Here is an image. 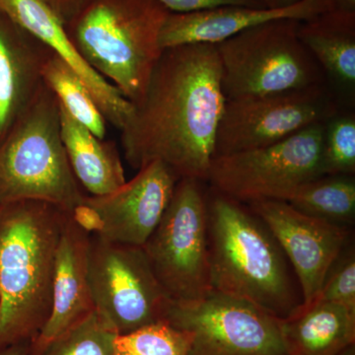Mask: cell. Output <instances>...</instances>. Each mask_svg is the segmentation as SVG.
Returning a JSON list of instances; mask_svg holds the SVG:
<instances>
[{
  "label": "cell",
  "instance_id": "6da1fadb",
  "mask_svg": "<svg viewBox=\"0 0 355 355\" xmlns=\"http://www.w3.org/2000/svg\"><path fill=\"white\" fill-rule=\"evenodd\" d=\"M225 101L216 44L164 49L121 130L125 160L135 170L161 161L180 179L207 181Z\"/></svg>",
  "mask_w": 355,
  "mask_h": 355
},
{
  "label": "cell",
  "instance_id": "7a4b0ae2",
  "mask_svg": "<svg viewBox=\"0 0 355 355\" xmlns=\"http://www.w3.org/2000/svg\"><path fill=\"white\" fill-rule=\"evenodd\" d=\"M67 214L42 200L0 205V349L34 342L50 317Z\"/></svg>",
  "mask_w": 355,
  "mask_h": 355
},
{
  "label": "cell",
  "instance_id": "3957f363",
  "mask_svg": "<svg viewBox=\"0 0 355 355\" xmlns=\"http://www.w3.org/2000/svg\"><path fill=\"white\" fill-rule=\"evenodd\" d=\"M207 209L211 288L277 319L291 316L302 300L296 297L286 256L265 223L241 202L216 191Z\"/></svg>",
  "mask_w": 355,
  "mask_h": 355
},
{
  "label": "cell",
  "instance_id": "277c9868",
  "mask_svg": "<svg viewBox=\"0 0 355 355\" xmlns=\"http://www.w3.org/2000/svg\"><path fill=\"white\" fill-rule=\"evenodd\" d=\"M170 13L156 0H88L64 28L85 62L135 106L162 55Z\"/></svg>",
  "mask_w": 355,
  "mask_h": 355
},
{
  "label": "cell",
  "instance_id": "5b68a950",
  "mask_svg": "<svg viewBox=\"0 0 355 355\" xmlns=\"http://www.w3.org/2000/svg\"><path fill=\"white\" fill-rule=\"evenodd\" d=\"M84 197L62 144L60 104L43 83L0 146V205L42 200L72 214Z\"/></svg>",
  "mask_w": 355,
  "mask_h": 355
},
{
  "label": "cell",
  "instance_id": "8992f818",
  "mask_svg": "<svg viewBox=\"0 0 355 355\" xmlns=\"http://www.w3.org/2000/svg\"><path fill=\"white\" fill-rule=\"evenodd\" d=\"M300 22L289 18L268 21L216 44L225 100L327 83L323 70L299 38Z\"/></svg>",
  "mask_w": 355,
  "mask_h": 355
},
{
  "label": "cell",
  "instance_id": "52a82bcc",
  "mask_svg": "<svg viewBox=\"0 0 355 355\" xmlns=\"http://www.w3.org/2000/svg\"><path fill=\"white\" fill-rule=\"evenodd\" d=\"M202 182L178 181L162 219L142 246L151 270L176 304H190L212 291L209 209Z\"/></svg>",
  "mask_w": 355,
  "mask_h": 355
},
{
  "label": "cell",
  "instance_id": "ba28073f",
  "mask_svg": "<svg viewBox=\"0 0 355 355\" xmlns=\"http://www.w3.org/2000/svg\"><path fill=\"white\" fill-rule=\"evenodd\" d=\"M324 125H309L270 146L216 156L207 181L239 202H287L301 184L322 176Z\"/></svg>",
  "mask_w": 355,
  "mask_h": 355
},
{
  "label": "cell",
  "instance_id": "9c48e42d",
  "mask_svg": "<svg viewBox=\"0 0 355 355\" xmlns=\"http://www.w3.org/2000/svg\"><path fill=\"white\" fill-rule=\"evenodd\" d=\"M88 279L94 310L118 335L164 320L172 303L142 247L90 234Z\"/></svg>",
  "mask_w": 355,
  "mask_h": 355
},
{
  "label": "cell",
  "instance_id": "30bf717a",
  "mask_svg": "<svg viewBox=\"0 0 355 355\" xmlns=\"http://www.w3.org/2000/svg\"><path fill=\"white\" fill-rule=\"evenodd\" d=\"M164 320L188 334L189 355H289L279 319L214 289L198 302L171 303Z\"/></svg>",
  "mask_w": 355,
  "mask_h": 355
},
{
  "label": "cell",
  "instance_id": "8fae6325",
  "mask_svg": "<svg viewBox=\"0 0 355 355\" xmlns=\"http://www.w3.org/2000/svg\"><path fill=\"white\" fill-rule=\"evenodd\" d=\"M343 106L328 84L226 100L217 128L214 157L277 144L303 128L326 123Z\"/></svg>",
  "mask_w": 355,
  "mask_h": 355
},
{
  "label": "cell",
  "instance_id": "7c38bea8",
  "mask_svg": "<svg viewBox=\"0 0 355 355\" xmlns=\"http://www.w3.org/2000/svg\"><path fill=\"white\" fill-rule=\"evenodd\" d=\"M179 180L171 168L154 160L116 191L85 196L72 216L90 234L142 247L164 216Z\"/></svg>",
  "mask_w": 355,
  "mask_h": 355
},
{
  "label": "cell",
  "instance_id": "4fadbf2b",
  "mask_svg": "<svg viewBox=\"0 0 355 355\" xmlns=\"http://www.w3.org/2000/svg\"><path fill=\"white\" fill-rule=\"evenodd\" d=\"M250 205L293 268L302 295L300 307L312 304L331 266L345 251L349 228L306 216L282 200Z\"/></svg>",
  "mask_w": 355,
  "mask_h": 355
},
{
  "label": "cell",
  "instance_id": "5bb4252c",
  "mask_svg": "<svg viewBox=\"0 0 355 355\" xmlns=\"http://www.w3.org/2000/svg\"><path fill=\"white\" fill-rule=\"evenodd\" d=\"M0 10L41 40L78 76L107 121L123 130L133 105L81 57L64 31V23L42 0H0Z\"/></svg>",
  "mask_w": 355,
  "mask_h": 355
},
{
  "label": "cell",
  "instance_id": "9a60e30c",
  "mask_svg": "<svg viewBox=\"0 0 355 355\" xmlns=\"http://www.w3.org/2000/svg\"><path fill=\"white\" fill-rule=\"evenodd\" d=\"M90 233L67 214L55 257L53 304L48 321L32 343V354L94 311L88 279Z\"/></svg>",
  "mask_w": 355,
  "mask_h": 355
},
{
  "label": "cell",
  "instance_id": "2e32d148",
  "mask_svg": "<svg viewBox=\"0 0 355 355\" xmlns=\"http://www.w3.org/2000/svg\"><path fill=\"white\" fill-rule=\"evenodd\" d=\"M53 51L0 10V146L43 85Z\"/></svg>",
  "mask_w": 355,
  "mask_h": 355
},
{
  "label": "cell",
  "instance_id": "e0dca14e",
  "mask_svg": "<svg viewBox=\"0 0 355 355\" xmlns=\"http://www.w3.org/2000/svg\"><path fill=\"white\" fill-rule=\"evenodd\" d=\"M324 0H299L284 8L226 6L170 13L161 29V48L184 44H219L248 28L275 19L304 21L326 12Z\"/></svg>",
  "mask_w": 355,
  "mask_h": 355
},
{
  "label": "cell",
  "instance_id": "ac0fdd59",
  "mask_svg": "<svg viewBox=\"0 0 355 355\" xmlns=\"http://www.w3.org/2000/svg\"><path fill=\"white\" fill-rule=\"evenodd\" d=\"M299 38L343 107L355 97V12H324L301 21Z\"/></svg>",
  "mask_w": 355,
  "mask_h": 355
},
{
  "label": "cell",
  "instance_id": "d6986e66",
  "mask_svg": "<svg viewBox=\"0 0 355 355\" xmlns=\"http://www.w3.org/2000/svg\"><path fill=\"white\" fill-rule=\"evenodd\" d=\"M289 355H338L354 345L355 311L335 302H314L280 320Z\"/></svg>",
  "mask_w": 355,
  "mask_h": 355
},
{
  "label": "cell",
  "instance_id": "ffe728a7",
  "mask_svg": "<svg viewBox=\"0 0 355 355\" xmlns=\"http://www.w3.org/2000/svg\"><path fill=\"white\" fill-rule=\"evenodd\" d=\"M60 135L72 172L91 196L112 193L127 182L116 144L96 137L60 105Z\"/></svg>",
  "mask_w": 355,
  "mask_h": 355
},
{
  "label": "cell",
  "instance_id": "44dd1931",
  "mask_svg": "<svg viewBox=\"0 0 355 355\" xmlns=\"http://www.w3.org/2000/svg\"><path fill=\"white\" fill-rule=\"evenodd\" d=\"M286 202L306 216L349 228L355 217L354 177H318L301 184Z\"/></svg>",
  "mask_w": 355,
  "mask_h": 355
},
{
  "label": "cell",
  "instance_id": "7402d4cb",
  "mask_svg": "<svg viewBox=\"0 0 355 355\" xmlns=\"http://www.w3.org/2000/svg\"><path fill=\"white\" fill-rule=\"evenodd\" d=\"M42 79L67 114L96 137L105 139L107 121L101 110L76 72L53 53L44 62Z\"/></svg>",
  "mask_w": 355,
  "mask_h": 355
},
{
  "label": "cell",
  "instance_id": "603a6c76",
  "mask_svg": "<svg viewBox=\"0 0 355 355\" xmlns=\"http://www.w3.org/2000/svg\"><path fill=\"white\" fill-rule=\"evenodd\" d=\"M116 335L94 310L35 355H114Z\"/></svg>",
  "mask_w": 355,
  "mask_h": 355
},
{
  "label": "cell",
  "instance_id": "cb8c5ba5",
  "mask_svg": "<svg viewBox=\"0 0 355 355\" xmlns=\"http://www.w3.org/2000/svg\"><path fill=\"white\" fill-rule=\"evenodd\" d=\"M188 334L166 320L140 327L130 333L116 335L114 355H189Z\"/></svg>",
  "mask_w": 355,
  "mask_h": 355
},
{
  "label": "cell",
  "instance_id": "d4e9b609",
  "mask_svg": "<svg viewBox=\"0 0 355 355\" xmlns=\"http://www.w3.org/2000/svg\"><path fill=\"white\" fill-rule=\"evenodd\" d=\"M322 176L355 173V114L340 110L324 125L321 162Z\"/></svg>",
  "mask_w": 355,
  "mask_h": 355
},
{
  "label": "cell",
  "instance_id": "484cf974",
  "mask_svg": "<svg viewBox=\"0 0 355 355\" xmlns=\"http://www.w3.org/2000/svg\"><path fill=\"white\" fill-rule=\"evenodd\" d=\"M314 302H335L355 311L354 250L343 251L331 266ZM313 302V303H314ZM312 303V304H313Z\"/></svg>",
  "mask_w": 355,
  "mask_h": 355
},
{
  "label": "cell",
  "instance_id": "4316f807",
  "mask_svg": "<svg viewBox=\"0 0 355 355\" xmlns=\"http://www.w3.org/2000/svg\"><path fill=\"white\" fill-rule=\"evenodd\" d=\"M170 12L188 13L205 10L214 7L239 6L250 7H266L259 0H156Z\"/></svg>",
  "mask_w": 355,
  "mask_h": 355
},
{
  "label": "cell",
  "instance_id": "83f0119b",
  "mask_svg": "<svg viewBox=\"0 0 355 355\" xmlns=\"http://www.w3.org/2000/svg\"><path fill=\"white\" fill-rule=\"evenodd\" d=\"M64 24L76 16L88 0H42Z\"/></svg>",
  "mask_w": 355,
  "mask_h": 355
},
{
  "label": "cell",
  "instance_id": "f1b7e54d",
  "mask_svg": "<svg viewBox=\"0 0 355 355\" xmlns=\"http://www.w3.org/2000/svg\"><path fill=\"white\" fill-rule=\"evenodd\" d=\"M326 12H355V0H324Z\"/></svg>",
  "mask_w": 355,
  "mask_h": 355
},
{
  "label": "cell",
  "instance_id": "f546056e",
  "mask_svg": "<svg viewBox=\"0 0 355 355\" xmlns=\"http://www.w3.org/2000/svg\"><path fill=\"white\" fill-rule=\"evenodd\" d=\"M0 355H33L32 342L14 343L0 349Z\"/></svg>",
  "mask_w": 355,
  "mask_h": 355
},
{
  "label": "cell",
  "instance_id": "4dcf8cb0",
  "mask_svg": "<svg viewBox=\"0 0 355 355\" xmlns=\"http://www.w3.org/2000/svg\"><path fill=\"white\" fill-rule=\"evenodd\" d=\"M299 0H265V4L266 7H270V8H284V7H288L293 6Z\"/></svg>",
  "mask_w": 355,
  "mask_h": 355
},
{
  "label": "cell",
  "instance_id": "1f68e13d",
  "mask_svg": "<svg viewBox=\"0 0 355 355\" xmlns=\"http://www.w3.org/2000/svg\"><path fill=\"white\" fill-rule=\"evenodd\" d=\"M338 355H355V345H349L347 349H343L342 352H340Z\"/></svg>",
  "mask_w": 355,
  "mask_h": 355
},
{
  "label": "cell",
  "instance_id": "d6a6232c",
  "mask_svg": "<svg viewBox=\"0 0 355 355\" xmlns=\"http://www.w3.org/2000/svg\"><path fill=\"white\" fill-rule=\"evenodd\" d=\"M259 1H261V3H263V6H266V4H265V0H259Z\"/></svg>",
  "mask_w": 355,
  "mask_h": 355
}]
</instances>
